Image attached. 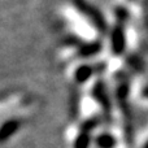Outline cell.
<instances>
[{"label":"cell","instance_id":"cell-1","mask_svg":"<svg viewBox=\"0 0 148 148\" xmlns=\"http://www.w3.org/2000/svg\"><path fill=\"white\" fill-rule=\"evenodd\" d=\"M74 7L94 25V27L96 29L99 33H107L108 30V23L105 21L103 13L97 9L96 7H94L92 4H90L87 0H72Z\"/></svg>","mask_w":148,"mask_h":148},{"label":"cell","instance_id":"cell-2","mask_svg":"<svg viewBox=\"0 0 148 148\" xmlns=\"http://www.w3.org/2000/svg\"><path fill=\"white\" fill-rule=\"evenodd\" d=\"M110 49L113 55L121 56L126 51V35L123 25H116L110 31Z\"/></svg>","mask_w":148,"mask_h":148},{"label":"cell","instance_id":"cell-3","mask_svg":"<svg viewBox=\"0 0 148 148\" xmlns=\"http://www.w3.org/2000/svg\"><path fill=\"white\" fill-rule=\"evenodd\" d=\"M92 96L100 104V107L104 109V113L108 114L110 112V100L107 91V87H105L103 81H97L95 83V86L92 87Z\"/></svg>","mask_w":148,"mask_h":148},{"label":"cell","instance_id":"cell-4","mask_svg":"<svg viewBox=\"0 0 148 148\" xmlns=\"http://www.w3.org/2000/svg\"><path fill=\"white\" fill-rule=\"evenodd\" d=\"M22 126V120L20 118H10L5 121L0 126V143H5L8 139H10Z\"/></svg>","mask_w":148,"mask_h":148},{"label":"cell","instance_id":"cell-5","mask_svg":"<svg viewBox=\"0 0 148 148\" xmlns=\"http://www.w3.org/2000/svg\"><path fill=\"white\" fill-rule=\"evenodd\" d=\"M95 72H96V69H95V66H92V65H87V64L81 65V66H78L77 70L74 72V79H75V82L79 84L86 83V82L94 75Z\"/></svg>","mask_w":148,"mask_h":148},{"label":"cell","instance_id":"cell-6","mask_svg":"<svg viewBox=\"0 0 148 148\" xmlns=\"http://www.w3.org/2000/svg\"><path fill=\"white\" fill-rule=\"evenodd\" d=\"M101 43L100 42H91V43H84L79 47L78 55L81 57H91L101 52Z\"/></svg>","mask_w":148,"mask_h":148},{"label":"cell","instance_id":"cell-7","mask_svg":"<svg viewBox=\"0 0 148 148\" xmlns=\"http://www.w3.org/2000/svg\"><path fill=\"white\" fill-rule=\"evenodd\" d=\"M95 143L99 148H114L117 144L116 138L109 133H101L95 138Z\"/></svg>","mask_w":148,"mask_h":148},{"label":"cell","instance_id":"cell-8","mask_svg":"<svg viewBox=\"0 0 148 148\" xmlns=\"http://www.w3.org/2000/svg\"><path fill=\"white\" fill-rule=\"evenodd\" d=\"M91 144V134L81 131L74 140V148H90Z\"/></svg>","mask_w":148,"mask_h":148},{"label":"cell","instance_id":"cell-9","mask_svg":"<svg viewBox=\"0 0 148 148\" xmlns=\"http://www.w3.org/2000/svg\"><path fill=\"white\" fill-rule=\"evenodd\" d=\"M116 13V17H117V21H118V25H123L126 21L129 20V12L126 8L123 7H117L114 10Z\"/></svg>","mask_w":148,"mask_h":148},{"label":"cell","instance_id":"cell-10","mask_svg":"<svg viewBox=\"0 0 148 148\" xmlns=\"http://www.w3.org/2000/svg\"><path fill=\"white\" fill-rule=\"evenodd\" d=\"M100 121L97 118H91V120L84 121L83 123L81 125V131H86V133H91L97 125H99Z\"/></svg>","mask_w":148,"mask_h":148},{"label":"cell","instance_id":"cell-11","mask_svg":"<svg viewBox=\"0 0 148 148\" xmlns=\"http://www.w3.org/2000/svg\"><path fill=\"white\" fill-rule=\"evenodd\" d=\"M142 95H143L144 97H147V99H148V84L143 88V91H142Z\"/></svg>","mask_w":148,"mask_h":148},{"label":"cell","instance_id":"cell-12","mask_svg":"<svg viewBox=\"0 0 148 148\" xmlns=\"http://www.w3.org/2000/svg\"><path fill=\"white\" fill-rule=\"evenodd\" d=\"M142 148H148V139H147V142H146V143H144V146L142 147Z\"/></svg>","mask_w":148,"mask_h":148}]
</instances>
